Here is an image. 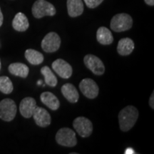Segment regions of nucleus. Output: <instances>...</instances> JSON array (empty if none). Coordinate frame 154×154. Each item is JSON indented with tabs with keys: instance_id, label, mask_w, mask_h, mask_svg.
Segmentation results:
<instances>
[{
	"instance_id": "nucleus-1",
	"label": "nucleus",
	"mask_w": 154,
	"mask_h": 154,
	"mask_svg": "<svg viewBox=\"0 0 154 154\" xmlns=\"http://www.w3.org/2000/svg\"><path fill=\"white\" fill-rule=\"evenodd\" d=\"M138 109L134 106H127L119 113V122L120 129L122 131L126 132L130 131L138 119Z\"/></svg>"
},
{
	"instance_id": "nucleus-2",
	"label": "nucleus",
	"mask_w": 154,
	"mask_h": 154,
	"mask_svg": "<svg viewBox=\"0 0 154 154\" xmlns=\"http://www.w3.org/2000/svg\"><path fill=\"white\" fill-rule=\"evenodd\" d=\"M132 26V17L126 13L116 14L111 19L110 23L111 29L116 32H122L129 30Z\"/></svg>"
},
{
	"instance_id": "nucleus-3",
	"label": "nucleus",
	"mask_w": 154,
	"mask_h": 154,
	"mask_svg": "<svg viewBox=\"0 0 154 154\" xmlns=\"http://www.w3.org/2000/svg\"><path fill=\"white\" fill-rule=\"evenodd\" d=\"M32 12L36 19L46 16L52 17L56 14V9L52 4L46 0H36L32 8Z\"/></svg>"
},
{
	"instance_id": "nucleus-4",
	"label": "nucleus",
	"mask_w": 154,
	"mask_h": 154,
	"mask_svg": "<svg viewBox=\"0 0 154 154\" xmlns=\"http://www.w3.org/2000/svg\"><path fill=\"white\" fill-rule=\"evenodd\" d=\"M56 141L65 147H74L77 144L75 132L69 128H61L56 134Z\"/></svg>"
},
{
	"instance_id": "nucleus-5",
	"label": "nucleus",
	"mask_w": 154,
	"mask_h": 154,
	"mask_svg": "<svg viewBox=\"0 0 154 154\" xmlns=\"http://www.w3.org/2000/svg\"><path fill=\"white\" fill-rule=\"evenodd\" d=\"M17 107L11 99H5L0 101V119L5 121H12L17 114Z\"/></svg>"
},
{
	"instance_id": "nucleus-6",
	"label": "nucleus",
	"mask_w": 154,
	"mask_h": 154,
	"mask_svg": "<svg viewBox=\"0 0 154 154\" xmlns=\"http://www.w3.org/2000/svg\"><path fill=\"white\" fill-rule=\"evenodd\" d=\"M73 126L81 137L88 138L93 132V124L89 119L84 116L77 117L73 121Z\"/></svg>"
},
{
	"instance_id": "nucleus-7",
	"label": "nucleus",
	"mask_w": 154,
	"mask_h": 154,
	"mask_svg": "<svg viewBox=\"0 0 154 154\" xmlns=\"http://www.w3.org/2000/svg\"><path fill=\"white\" fill-rule=\"evenodd\" d=\"M42 49L47 53H54L59 50L61 46V38L56 32H49L44 36L41 44Z\"/></svg>"
},
{
	"instance_id": "nucleus-8",
	"label": "nucleus",
	"mask_w": 154,
	"mask_h": 154,
	"mask_svg": "<svg viewBox=\"0 0 154 154\" xmlns=\"http://www.w3.org/2000/svg\"><path fill=\"white\" fill-rule=\"evenodd\" d=\"M84 62L85 66L95 75L101 76L104 74V64L103 61L96 56L94 54L86 55L84 58Z\"/></svg>"
},
{
	"instance_id": "nucleus-9",
	"label": "nucleus",
	"mask_w": 154,
	"mask_h": 154,
	"mask_svg": "<svg viewBox=\"0 0 154 154\" xmlns=\"http://www.w3.org/2000/svg\"><path fill=\"white\" fill-rule=\"evenodd\" d=\"M79 88L84 96L89 99H95L99 93V86L93 79L89 78L84 79L80 82Z\"/></svg>"
},
{
	"instance_id": "nucleus-10",
	"label": "nucleus",
	"mask_w": 154,
	"mask_h": 154,
	"mask_svg": "<svg viewBox=\"0 0 154 154\" xmlns=\"http://www.w3.org/2000/svg\"><path fill=\"white\" fill-rule=\"evenodd\" d=\"M53 70L63 79H69L72 76L73 73L72 67L63 59H58L52 63Z\"/></svg>"
},
{
	"instance_id": "nucleus-11",
	"label": "nucleus",
	"mask_w": 154,
	"mask_h": 154,
	"mask_svg": "<svg viewBox=\"0 0 154 154\" xmlns=\"http://www.w3.org/2000/svg\"><path fill=\"white\" fill-rule=\"evenodd\" d=\"M32 117L34 118L36 124L42 128H45L51 124V116L44 108L36 106L32 114Z\"/></svg>"
},
{
	"instance_id": "nucleus-12",
	"label": "nucleus",
	"mask_w": 154,
	"mask_h": 154,
	"mask_svg": "<svg viewBox=\"0 0 154 154\" xmlns=\"http://www.w3.org/2000/svg\"><path fill=\"white\" fill-rule=\"evenodd\" d=\"M36 107V100L32 97H26L22 100L19 104V111L23 117L29 119L32 117V114Z\"/></svg>"
},
{
	"instance_id": "nucleus-13",
	"label": "nucleus",
	"mask_w": 154,
	"mask_h": 154,
	"mask_svg": "<svg viewBox=\"0 0 154 154\" xmlns=\"http://www.w3.org/2000/svg\"><path fill=\"white\" fill-rule=\"evenodd\" d=\"M61 91L63 96L70 103H74L79 101V92L77 91L76 88L73 84H70V83L63 84L61 86Z\"/></svg>"
},
{
	"instance_id": "nucleus-14",
	"label": "nucleus",
	"mask_w": 154,
	"mask_h": 154,
	"mask_svg": "<svg viewBox=\"0 0 154 154\" xmlns=\"http://www.w3.org/2000/svg\"><path fill=\"white\" fill-rule=\"evenodd\" d=\"M40 99L44 105L52 111H57L60 106V102L58 98L51 92H43L40 96Z\"/></svg>"
},
{
	"instance_id": "nucleus-15",
	"label": "nucleus",
	"mask_w": 154,
	"mask_h": 154,
	"mask_svg": "<svg viewBox=\"0 0 154 154\" xmlns=\"http://www.w3.org/2000/svg\"><path fill=\"white\" fill-rule=\"evenodd\" d=\"M135 48L134 42L130 38H123L119 40L117 52L121 56H128L133 52Z\"/></svg>"
},
{
	"instance_id": "nucleus-16",
	"label": "nucleus",
	"mask_w": 154,
	"mask_h": 154,
	"mask_svg": "<svg viewBox=\"0 0 154 154\" xmlns=\"http://www.w3.org/2000/svg\"><path fill=\"white\" fill-rule=\"evenodd\" d=\"M67 11L71 17H77L84 12L82 0H67Z\"/></svg>"
},
{
	"instance_id": "nucleus-17",
	"label": "nucleus",
	"mask_w": 154,
	"mask_h": 154,
	"mask_svg": "<svg viewBox=\"0 0 154 154\" xmlns=\"http://www.w3.org/2000/svg\"><path fill=\"white\" fill-rule=\"evenodd\" d=\"M96 39L102 45H109L113 42V34L108 28L101 26L96 32Z\"/></svg>"
},
{
	"instance_id": "nucleus-18",
	"label": "nucleus",
	"mask_w": 154,
	"mask_h": 154,
	"mask_svg": "<svg viewBox=\"0 0 154 154\" xmlns=\"http://www.w3.org/2000/svg\"><path fill=\"white\" fill-rule=\"evenodd\" d=\"M12 26L17 32H25L27 30L29 23L26 15L22 12L17 13L12 21Z\"/></svg>"
},
{
	"instance_id": "nucleus-19",
	"label": "nucleus",
	"mask_w": 154,
	"mask_h": 154,
	"mask_svg": "<svg viewBox=\"0 0 154 154\" xmlns=\"http://www.w3.org/2000/svg\"><path fill=\"white\" fill-rule=\"evenodd\" d=\"M9 72L14 76L26 78L29 73V69L26 64L22 63H12L9 66Z\"/></svg>"
},
{
	"instance_id": "nucleus-20",
	"label": "nucleus",
	"mask_w": 154,
	"mask_h": 154,
	"mask_svg": "<svg viewBox=\"0 0 154 154\" xmlns=\"http://www.w3.org/2000/svg\"><path fill=\"white\" fill-rule=\"evenodd\" d=\"M25 58L32 65H39L44 61L43 54L36 50L29 49L26 50L24 54Z\"/></svg>"
},
{
	"instance_id": "nucleus-21",
	"label": "nucleus",
	"mask_w": 154,
	"mask_h": 154,
	"mask_svg": "<svg viewBox=\"0 0 154 154\" xmlns=\"http://www.w3.org/2000/svg\"><path fill=\"white\" fill-rule=\"evenodd\" d=\"M41 73L44 77L46 84L51 87H55L58 84L57 78L49 66H45L41 69Z\"/></svg>"
},
{
	"instance_id": "nucleus-22",
	"label": "nucleus",
	"mask_w": 154,
	"mask_h": 154,
	"mask_svg": "<svg viewBox=\"0 0 154 154\" xmlns=\"http://www.w3.org/2000/svg\"><path fill=\"white\" fill-rule=\"evenodd\" d=\"M14 86L11 81L7 76H0V91L5 94H9L12 92Z\"/></svg>"
},
{
	"instance_id": "nucleus-23",
	"label": "nucleus",
	"mask_w": 154,
	"mask_h": 154,
	"mask_svg": "<svg viewBox=\"0 0 154 154\" xmlns=\"http://www.w3.org/2000/svg\"><path fill=\"white\" fill-rule=\"evenodd\" d=\"M84 1L88 8L94 9L99 7L103 2V0H84Z\"/></svg>"
},
{
	"instance_id": "nucleus-24",
	"label": "nucleus",
	"mask_w": 154,
	"mask_h": 154,
	"mask_svg": "<svg viewBox=\"0 0 154 154\" xmlns=\"http://www.w3.org/2000/svg\"><path fill=\"white\" fill-rule=\"evenodd\" d=\"M149 106L152 109H154V92H152L151 96H150Z\"/></svg>"
},
{
	"instance_id": "nucleus-25",
	"label": "nucleus",
	"mask_w": 154,
	"mask_h": 154,
	"mask_svg": "<svg viewBox=\"0 0 154 154\" xmlns=\"http://www.w3.org/2000/svg\"><path fill=\"white\" fill-rule=\"evenodd\" d=\"M125 154H134V153H136V152L134 149H131V148H128V149H127L126 150V151H125Z\"/></svg>"
},
{
	"instance_id": "nucleus-26",
	"label": "nucleus",
	"mask_w": 154,
	"mask_h": 154,
	"mask_svg": "<svg viewBox=\"0 0 154 154\" xmlns=\"http://www.w3.org/2000/svg\"><path fill=\"white\" fill-rule=\"evenodd\" d=\"M146 5L149 6H153L154 5V0H144Z\"/></svg>"
},
{
	"instance_id": "nucleus-27",
	"label": "nucleus",
	"mask_w": 154,
	"mask_h": 154,
	"mask_svg": "<svg viewBox=\"0 0 154 154\" xmlns=\"http://www.w3.org/2000/svg\"><path fill=\"white\" fill-rule=\"evenodd\" d=\"M3 20H4L3 14H2V12L1 8H0V26H1L3 24Z\"/></svg>"
},
{
	"instance_id": "nucleus-28",
	"label": "nucleus",
	"mask_w": 154,
	"mask_h": 154,
	"mask_svg": "<svg viewBox=\"0 0 154 154\" xmlns=\"http://www.w3.org/2000/svg\"><path fill=\"white\" fill-rule=\"evenodd\" d=\"M42 81L41 80H39V81H38V85H41V84H42Z\"/></svg>"
},
{
	"instance_id": "nucleus-29",
	"label": "nucleus",
	"mask_w": 154,
	"mask_h": 154,
	"mask_svg": "<svg viewBox=\"0 0 154 154\" xmlns=\"http://www.w3.org/2000/svg\"><path fill=\"white\" fill-rule=\"evenodd\" d=\"M1 67H2V64H1V60H0V70H1Z\"/></svg>"
}]
</instances>
